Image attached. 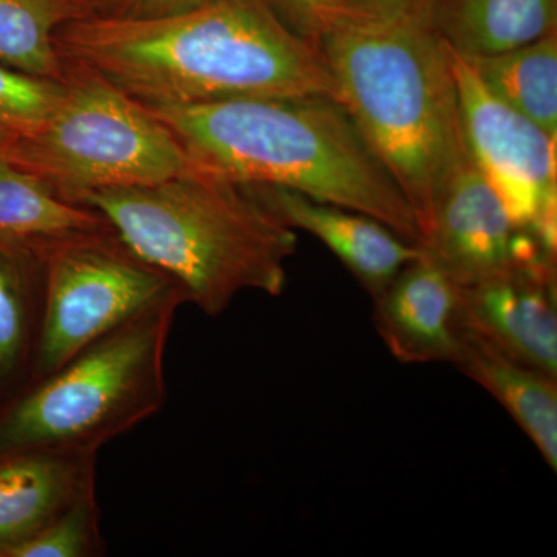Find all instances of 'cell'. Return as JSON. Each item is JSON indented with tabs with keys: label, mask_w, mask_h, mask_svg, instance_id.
Masks as SVG:
<instances>
[{
	"label": "cell",
	"mask_w": 557,
	"mask_h": 557,
	"mask_svg": "<svg viewBox=\"0 0 557 557\" xmlns=\"http://www.w3.org/2000/svg\"><path fill=\"white\" fill-rule=\"evenodd\" d=\"M53 44L62 60L89 65L146 106L335 100L321 51L263 0H215L153 20L87 17L61 25Z\"/></svg>",
	"instance_id": "1"
},
{
	"label": "cell",
	"mask_w": 557,
	"mask_h": 557,
	"mask_svg": "<svg viewBox=\"0 0 557 557\" xmlns=\"http://www.w3.org/2000/svg\"><path fill=\"white\" fill-rule=\"evenodd\" d=\"M426 3L391 16L341 14L318 44L335 100L408 199L421 245L467 152L453 62Z\"/></svg>",
	"instance_id": "2"
},
{
	"label": "cell",
	"mask_w": 557,
	"mask_h": 557,
	"mask_svg": "<svg viewBox=\"0 0 557 557\" xmlns=\"http://www.w3.org/2000/svg\"><path fill=\"white\" fill-rule=\"evenodd\" d=\"M146 108L200 166L239 185L277 186L361 212L421 247L408 199L333 98Z\"/></svg>",
	"instance_id": "3"
},
{
	"label": "cell",
	"mask_w": 557,
	"mask_h": 557,
	"mask_svg": "<svg viewBox=\"0 0 557 557\" xmlns=\"http://www.w3.org/2000/svg\"><path fill=\"white\" fill-rule=\"evenodd\" d=\"M178 285L186 304L218 318L242 292L278 296L298 237L245 186L218 172L95 190L79 201Z\"/></svg>",
	"instance_id": "4"
},
{
	"label": "cell",
	"mask_w": 557,
	"mask_h": 557,
	"mask_svg": "<svg viewBox=\"0 0 557 557\" xmlns=\"http://www.w3.org/2000/svg\"><path fill=\"white\" fill-rule=\"evenodd\" d=\"M183 304L178 293L160 300L0 406V456L100 450L160 412L168 398V339Z\"/></svg>",
	"instance_id": "5"
},
{
	"label": "cell",
	"mask_w": 557,
	"mask_h": 557,
	"mask_svg": "<svg viewBox=\"0 0 557 557\" xmlns=\"http://www.w3.org/2000/svg\"><path fill=\"white\" fill-rule=\"evenodd\" d=\"M62 61L61 98L47 120L0 143V156L11 164L75 205L95 190L205 170L145 104L89 65Z\"/></svg>",
	"instance_id": "6"
},
{
	"label": "cell",
	"mask_w": 557,
	"mask_h": 557,
	"mask_svg": "<svg viewBox=\"0 0 557 557\" xmlns=\"http://www.w3.org/2000/svg\"><path fill=\"white\" fill-rule=\"evenodd\" d=\"M177 293L183 296L166 273L137 255L113 228L50 247L38 347L28 386Z\"/></svg>",
	"instance_id": "7"
},
{
	"label": "cell",
	"mask_w": 557,
	"mask_h": 557,
	"mask_svg": "<svg viewBox=\"0 0 557 557\" xmlns=\"http://www.w3.org/2000/svg\"><path fill=\"white\" fill-rule=\"evenodd\" d=\"M448 50L469 156L520 228L556 252V138L496 97L460 54Z\"/></svg>",
	"instance_id": "8"
},
{
	"label": "cell",
	"mask_w": 557,
	"mask_h": 557,
	"mask_svg": "<svg viewBox=\"0 0 557 557\" xmlns=\"http://www.w3.org/2000/svg\"><path fill=\"white\" fill-rule=\"evenodd\" d=\"M421 248L461 287L516 265L556 262V252L512 220L468 148L440 193L434 225Z\"/></svg>",
	"instance_id": "9"
},
{
	"label": "cell",
	"mask_w": 557,
	"mask_h": 557,
	"mask_svg": "<svg viewBox=\"0 0 557 557\" xmlns=\"http://www.w3.org/2000/svg\"><path fill=\"white\" fill-rule=\"evenodd\" d=\"M461 319L469 335L557 379L556 262L516 265L463 287Z\"/></svg>",
	"instance_id": "10"
},
{
	"label": "cell",
	"mask_w": 557,
	"mask_h": 557,
	"mask_svg": "<svg viewBox=\"0 0 557 557\" xmlns=\"http://www.w3.org/2000/svg\"><path fill=\"white\" fill-rule=\"evenodd\" d=\"M461 298L463 287L423 249L373 300L376 332L399 362L457 366L468 343Z\"/></svg>",
	"instance_id": "11"
},
{
	"label": "cell",
	"mask_w": 557,
	"mask_h": 557,
	"mask_svg": "<svg viewBox=\"0 0 557 557\" xmlns=\"http://www.w3.org/2000/svg\"><path fill=\"white\" fill-rule=\"evenodd\" d=\"M242 186L288 228L306 231L321 240L373 300L423 251L420 245L361 212L277 186Z\"/></svg>",
	"instance_id": "12"
},
{
	"label": "cell",
	"mask_w": 557,
	"mask_h": 557,
	"mask_svg": "<svg viewBox=\"0 0 557 557\" xmlns=\"http://www.w3.org/2000/svg\"><path fill=\"white\" fill-rule=\"evenodd\" d=\"M98 453L38 448L0 456V557H13L94 490Z\"/></svg>",
	"instance_id": "13"
},
{
	"label": "cell",
	"mask_w": 557,
	"mask_h": 557,
	"mask_svg": "<svg viewBox=\"0 0 557 557\" xmlns=\"http://www.w3.org/2000/svg\"><path fill=\"white\" fill-rule=\"evenodd\" d=\"M47 249L0 237V406L28 387L38 347Z\"/></svg>",
	"instance_id": "14"
},
{
	"label": "cell",
	"mask_w": 557,
	"mask_h": 557,
	"mask_svg": "<svg viewBox=\"0 0 557 557\" xmlns=\"http://www.w3.org/2000/svg\"><path fill=\"white\" fill-rule=\"evenodd\" d=\"M428 20L460 57H487L557 30V0H428Z\"/></svg>",
	"instance_id": "15"
},
{
	"label": "cell",
	"mask_w": 557,
	"mask_h": 557,
	"mask_svg": "<svg viewBox=\"0 0 557 557\" xmlns=\"http://www.w3.org/2000/svg\"><path fill=\"white\" fill-rule=\"evenodd\" d=\"M456 368L508 410L552 469L557 468V379L515 359L468 333Z\"/></svg>",
	"instance_id": "16"
},
{
	"label": "cell",
	"mask_w": 557,
	"mask_h": 557,
	"mask_svg": "<svg viewBox=\"0 0 557 557\" xmlns=\"http://www.w3.org/2000/svg\"><path fill=\"white\" fill-rule=\"evenodd\" d=\"M109 228L100 212L70 203L0 156V237L49 249Z\"/></svg>",
	"instance_id": "17"
},
{
	"label": "cell",
	"mask_w": 557,
	"mask_h": 557,
	"mask_svg": "<svg viewBox=\"0 0 557 557\" xmlns=\"http://www.w3.org/2000/svg\"><path fill=\"white\" fill-rule=\"evenodd\" d=\"M461 58L496 97L557 138V30L502 53Z\"/></svg>",
	"instance_id": "18"
},
{
	"label": "cell",
	"mask_w": 557,
	"mask_h": 557,
	"mask_svg": "<svg viewBox=\"0 0 557 557\" xmlns=\"http://www.w3.org/2000/svg\"><path fill=\"white\" fill-rule=\"evenodd\" d=\"M101 0H0V62L47 79H62L53 35L67 22L100 14Z\"/></svg>",
	"instance_id": "19"
},
{
	"label": "cell",
	"mask_w": 557,
	"mask_h": 557,
	"mask_svg": "<svg viewBox=\"0 0 557 557\" xmlns=\"http://www.w3.org/2000/svg\"><path fill=\"white\" fill-rule=\"evenodd\" d=\"M104 553L101 509L94 487L69 505L39 536L17 549L13 557H98Z\"/></svg>",
	"instance_id": "20"
},
{
	"label": "cell",
	"mask_w": 557,
	"mask_h": 557,
	"mask_svg": "<svg viewBox=\"0 0 557 557\" xmlns=\"http://www.w3.org/2000/svg\"><path fill=\"white\" fill-rule=\"evenodd\" d=\"M61 94V81L27 75L0 62V143L40 126Z\"/></svg>",
	"instance_id": "21"
},
{
	"label": "cell",
	"mask_w": 557,
	"mask_h": 557,
	"mask_svg": "<svg viewBox=\"0 0 557 557\" xmlns=\"http://www.w3.org/2000/svg\"><path fill=\"white\" fill-rule=\"evenodd\" d=\"M289 32L318 47L343 14L341 0H263Z\"/></svg>",
	"instance_id": "22"
},
{
	"label": "cell",
	"mask_w": 557,
	"mask_h": 557,
	"mask_svg": "<svg viewBox=\"0 0 557 557\" xmlns=\"http://www.w3.org/2000/svg\"><path fill=\"white\" fill-rule=\"evenodd\" d=\"M212 2L215 0H101L98 16L115 20H153L186 13Z\"/></svg>",
	"instance_id": "23"
},
{
	"label": "cell",
	"mask_w": 557,
	"mask_h": 557,
	"mask_svg": "<svg viewBox=\"0 0 557 557\" xmlns=\"http://www.w3.org/2000/svg\"><path fill=\"white\" fill-rule=\"evenodd\" d=\"M428 0H341L343 14L361 16H391L424 5Z\"/></svg>",
	"instance_id": "24"
}]
</instances>
